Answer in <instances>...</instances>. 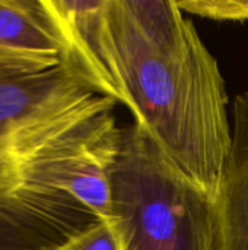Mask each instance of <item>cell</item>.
Returning a JSON list of instances; mask_svg holds the SVG:
<instances>
[{"mask_svg": "<svg viewBox=\"0 0 248 250\" xmlns=\"http://www.w3.org/2000/svg\"><path fill=\"white\" fill-rule=\"evenodd\" d=\"M107 48L126 105L213 201L231 146L225 79L177 1L105 0Z\"/></svg>", "mask_w": 248, "mask_h": 250, "instance_id": "cell-1", "label": "cell"}, {"mask_svg": "<svg viewBox=\"0 0 248 250\" xmlns=\"http://www.w3.org/2000/svg\"><path fill=\"white\" fill-rule=\"evenodd\" d=\"M70 69L0 66V250H45L96 221L61 192L72 161L117 129L114 105Z\"/></svg>", "mask_w": 248, "mask_h": 250, "instance_id": "cell-2", "label": "cell"}, {"mask_svg": "<svg viewBox=\"0 0 248 250\" xmlns=\"http://www.w3.org/2000/svg\"><path fill=\"white\" fill-rule=\"evenodd\" d=\"M110 177L120 250H213L215 201L134 122L121 129Z\"/></svg>", "mask_w": 248, "mask_h": 250, "instance_id": "cell-3", "label": "cell"}, {"mask_svg": "<svg viewBox=\"0 0 248 250\" xmlns=\"http://www.w3.org/2000/svg\"><path fill=\"white\" fill-rule=\"evenodd\" d=\"M61 41V64L96 94L123 103L105 28V0H41Z\"/></svg>", "mask_w": 248, "mask_h": 250, "instance_id": "cell-4", "label": "cell"}, {"mask_svg": "<svg viewBox=\"0 0 248 250\" xmlns=\"http://www.w3.org/2000/svg\"><path fill=\"white\" fill-rule=\"evenodd\" d=\"M231 146L215 198L213 250H248V91L231 107Z\"/></svg>", "mask_w": 248, "mask_h": 250, "instance_id": "cell-5", "label": "cell"}, {"mask_svg": "<svg viewBox=\"0 0 248 250\" xmlns=\"http://www.w3.org/2000/svg\"><path fill=\"white\" fill-rule=\"evenodd\" d=\"M63 45L41 0H0V66L39 73L61 64Z\"/></svg>", "mask_w": 248, "mask_h": 250, "instance_id": "cell-6", "label": "cell"}, {"mask_svg": "<svg viewBox=\"0 0 248 250\" xmlns=\"http://www.w3.org/2000/svg\"><path fill=\"white\" fill-rule=\"evenodd\" d=\"M121 129L105 135L83 155L70 163L60 179V189L80 204L95 220L113 223L111 166L117 155Z\"/></svg>", "mask_w": 248, "mask_h": 250, "instance_id": "cell-7", "label": "cell"}, {"mask_svg": "<svg viewBox=\"0 0 248 250\" xmlns=\"http://www.w3.org/2000/svg\"><path fill=\"white\" fill-rule=\"evenodd\" d=\"M45 250H120V245L113 229L96 220L73 233L64 242Z\"/></svg>", "mask_w": 248, "mask_h": 250, "instance_id": "cell-8", "label": "cell"}, {"mask_svg": "<svg viewBox=\"0 0 248 250\" xmlns=\"http://www.w3.org/2000/svg\"><path fill=\"white\" fill-rule=\"evenodd\" d=\"M181 12L213 21H248V0H181Z\"/></svg>", "mask_w": 248, "mask_h": 250, "instance_id": "cell-9", "label": "cell"}]
</instances>
